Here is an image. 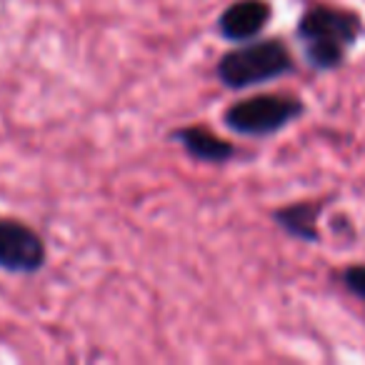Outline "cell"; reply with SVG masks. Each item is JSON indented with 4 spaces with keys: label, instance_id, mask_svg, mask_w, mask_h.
Returning a JSON list of instances; mask_svg holds the SVG:
<instances>
[{
    "label": "cell",
    "instance_id": "1",
    "mask_svg": "<svg viewBox=\"0 0 365 365\" xmlns=\"http://www.w3.org/2000/svg\"><path fill=\"white\" fill-rule=\"evenodd\" d=\"M295 36L303 43L305 61L313 71H335L363 36V18L355 11L313 6L300 16Z\"/></svg>",
    "mask_w": 365,
    "mask_h": 365
},
{
    "label": "cell",
    "instance_id": "2",
    "mask_svg": "<svg viewBox=\"0 0 365 365\" xmlns=\"http://www.w3.org/2000/svg\"><path fill=\"white\" fill-rule=\"evenodd\" d=\"M293 71L295 63L288 46L278 38H268V41H248L245 46L225 53L215 66V78L230 91H245L273 83Z\"/></svg>",
    "mask_w": 365,
    "mask_h": 365
},
{
    "label": "cell",
    "instance_id": "3",
    "mask_svg": "<svg viewBox=\"0 0 365 365\" xmlns=\"http://www.w3.org/2000/svg\"><path fill=\"white\" fill-rule=\"evenodd\" d=\"M305 115V103L295 96H253L238 101L225 110L223 123L238 135L265 138L285 130L290 123Z\"/></svg>",
    "mask_w": 365,
    "mask_h": 365
},
{
    "label": "cell",
    "instance_id": "4",
    "mask_svg": "<svg viewBox=\"0 0 365 365\" xmlns=\"http://www.w3.org/2000/svg\"><path fill=\"white\" fill-rule=\"evenodd\" d=\"M46 263V243L33 228L13 218H0V268L36 273Z\"/></svg>",
    "mask_w": 365,
    "mask_h": 365
},
{
    "label": "cell",
    "instance_id": "5",
    "mask_svg": "<svg viewBox=\"0 0 365 365\" xmlns=\"http://www.w3.org/2000/svg\"><path fill=\"white\" fill-rule=\"evenodd\" d=\"M273 8L268 0H235L220 13L218 33L230 43H248L268 26Z\"/></svg>",
    "mask_w": 365,
    "mask_h": 365
},
{
    "label": "cell",
    "instance_id": "6",
    "mask_svg": "<svg viewBox=\"0 0 365 365\" xmlns=\"http://www.w3.org/2000/svg\"><path fill=\"white\" fill-rule=\"evenodd\" d=\"M173 140L182 145V150L190 158L200 163H213V165H223L235 155V145L223 138H218L213 130L200 125H182L170 133Z\"/></svg>",
    "mask_w": 365,
    "mask_h": 365
},
{
    "label": "cell",
    "instance_id": "7",
    "mask_svg": "<svg viewBox=\"0 0 365 365\" xmlns=\"http://www.w3.org/2000/svg\"><path fill=\"white\" fill-rule=\"evenodd\" d=\"M320 213H323V203H308V200H303V203L283 205V208L273 210V220L290 238L303 240V243H318Z\"/></svg>",
    "mask_w": 365,
    "mask_h": 365
},
{
    "label": "cell",
    "instance_id": "8",
    "mask_svg": "<svg viewBox=\"0 0 365 365\" xmlns=\"http://www.w3.org/2000/svg\"><path fill=\"white\" fill-rule=\"evenodd\" d=\"M340 280H343L348 293H353L355 298H360L365 303V265H350V268H345Z\"/></svg>",
    "mask_w": 365,
    "mask_h": 365
}]
</instances>
